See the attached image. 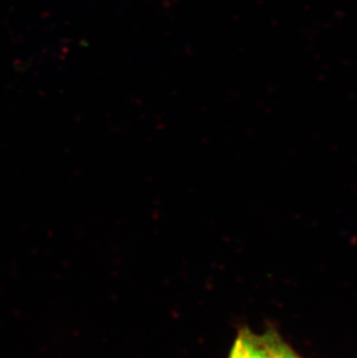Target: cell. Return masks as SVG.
<instances>
[{"label":"cell","instance_id":"6da1fadb","mask_svg":"<svg viewBox=\"0 0 357 358\" xmlns=\"http://www.w3.org/2000/svg\"><path fill=\"white\" fill-rule=\"evenodd\" d=\"M229 358H266L262 334L243 331L238 335Z\"/></svg>","mask_w":357,"mask_h":358},{"label":"cell","instance_id":"7a4b0ae2","mask_svg":"<svg viewBox=\"0 0 357 358\" xmlns=\"http://www.w3.org/2000/svg\"><path fill=\"white\" fill-rule=\"evenodd\" d=\"M262 338L266 358H300L275 331H266Z\"/></svg>","mask_w":357,"mask_h":358}]
</instances>
